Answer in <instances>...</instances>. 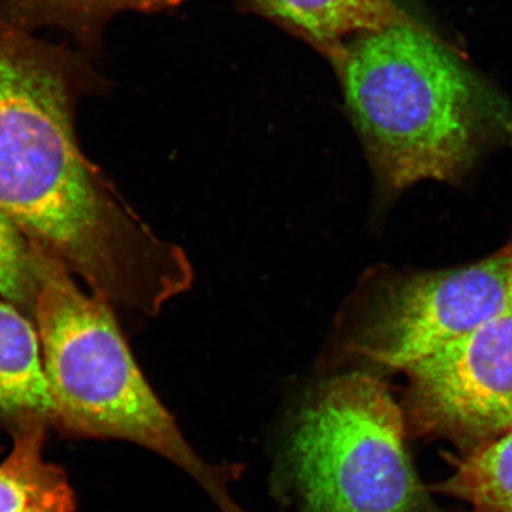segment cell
Returning <instances> with one entry per match:
<instances>
[{
  "label": "cell",
  "mask_w": 512,
  "mask_h": 512,
  "mask_svg": "<svg viewBox=\"0 0 512 512\" xmlns=\"http://www.w3.org/2000/svg\"><path fill=\"white\" fill-rule=\"evenodd\" d=\"M0 414L19 421L53 423L36 325L18 306L0 299Z\"/></svg>",
  "instance_id": "8"
},
{
  "label": "cell",
  "mask_w": 512,
  "mask_h": 512,
  "mask_svg": "<svg viewBox=\"0 0 512 512\" xmlns=\"http://www.w3.org/2000/svg\"><path fill=\"white\" fill-rule=\"evenodd\" d=\"M437 491L476 512H512V430L454 460Z\"/></svg>",
  "instance_id": "10"
},
{
  "label": "cell",
  "mask_w": 512,
  "mask_h": 512,
  "mask_svg": "<svg viewBox=\"0 0 512 512\" xmlns=\"http://www.w3.org/2000/svg\"><path fill=\"white\" fill-rule=\"evenodd\" d=\"M407 429L461 454L512 430V318L495 320L404 370Z\"/></svg>",
  "instance_id": "6"
},
{
  "label": "cell",
  "mask_w": 512,
  "mask_h": 512,
  "mask_svg": "<svg viewBox=\"0 0 512 512\" xmlns=\"http://www.w3.org/2000/svg\"><path fill=\"white\" fill-rule=\"evenodd\" d=\"M46 424L16 423L15 446L0 464V512H74L66 474L43 457Z\"/></svg>",
  "instance_id": "9"
},
{
  "label": "cell",
  "mask_w": 512,
  "mask_h": 512,
  "mask_svg": "<svg viewBox=\"0 0 512 512\" xmlns=\"http://www.w3.org/2000/svg\"><path fill=\"white\" fill-rule=\"evenodd\" d=\"M32 247L33 306L53 423L77 437L146 447L190 474L222 512H244L229 495L239 468L211 466L192 450L137 366L106 299L87 295L69 266Z\"/></svg>",
  "instance_id": "3"
},
{
  "label": "cell",
  "mask_w": 512,
  "mask_h": 512,
  "mask_svg": "<svg viewBox=\"0 0 512 512\" xmlns=\"http://www.w3.org/2000/svg\"><path fill=\"white\" fill-rule=\"evenodd\" d=\"M35 292V258L29 239L0 211V299L22 305Z\"/></svg>",
  "instance_id": "12"
},
{
  "label": "cell",
  "mask_w": 512,
  "mask_h": 512,
  "mask_svg": "<svg viewBox=\"0 0 512 512\" xmlns=\"http://www.w3.org/2000/svg\"><path fill=\"white\" fill-rule=\"evenodd\" d=\"M184 0H8L6 18L25 30L60 26L77 35L92 37L120 12H157L180 5Z\"/></svg>",
  "instance_id": "11"
},
{
  "label": "cell",
  "mask_w": 512,
  "mask_h": 512,
  "mask_svg": "<svg viewBox=\"0 0 512 512\" xmlns=\"http://www.w3.org/2000/svg\"><path fill=\"white\" fill-rule=\"evenodd\" d=\"M69 103L55 57L0 12V211L101 298L156 316L190 288V261L94 173Z\"/></svg>",
  "instance_id": "1"
},
{
  "label": "cell",
  "mask_w": 512,
  "mask_h": 512,
  "mask_svg": "<svg viewBox=\"0 0 512 512\" xmlns=\"http://www.w3.org/2000/svg\"><path fill=\"white\" fill-rule=\"evenodd\" d=\"M512 318V238L476 264L403 275L367 305L348 345L357 356L404 370L434 350Z\"/></svg>",
  "instance_id": "5"
},
{
  "label": "cell",
  "mask_w": 512,
  "mask_h": 512,
  "mask_svg": "<svg viewBox=\"0 0 512 512\" xmlns=\"http://www.w3.org/2000/svg\"><path fill=\"white\" fill-rule=\"evenodd\" d=\"M252 5L303 37L330 62L352 37L416 20L393 0H252Z\"/></svg>",
  "instance_id": "7"
},
{
  "label": "cell",
  "mask_w": 512,
  "mask_h": 512,
  "mask_svg": "<svg viewBox=\"0 0 512 512\" xmlns=\"http://www.w3.org/2000/svg\"><path fill=\"white\" fill-rule=\"evenodd\" d=\"M406 416L379 377L353 372L313 393L293 426L289 461L305 512H423Z\"/></svg>",
  "instance_id": "4"
},
{
  "label": "cell",
  "mask_w": 512,
  "mask_h": 512,
  "mask_svg": "<svg viewBox=\"0 0 512 512\" xmlns=\"http://www.w3.org/2000/svg\"><path fill=\"white\" fill-rule=\"evenodd\" d=\"M379 183H456L485 148L512 146V103L414 20L352 37L335 60Z\"/></svg>",
  "instance_id": "2"
}]
</instances>
